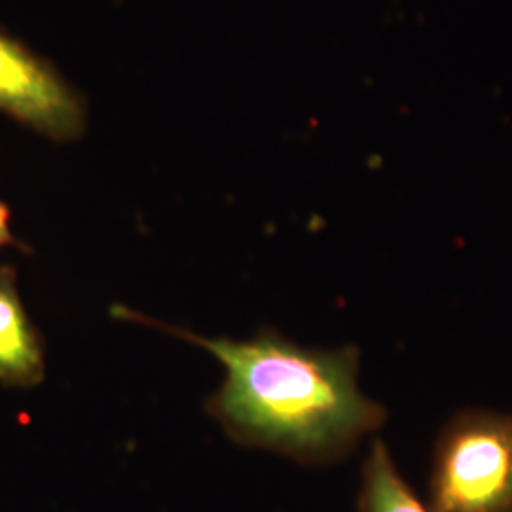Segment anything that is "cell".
Listing matches in <instances>:
<instances>
[{
  "instance_id": "1",
  "label": "cell",
  "mask_w": 512,
  "mask_h": 512,
  "mask_svg": "<svg viewBox=\"0 0 512 512\" xmlns=\"http://www.w3.org/2000/svg\"><path fill=\"white\" fill-rule=\"evenodd\" d=\"M112 315L164 330L219 359L226 378L205 412L241 446L311 467L332 465L387 418L384 406L359 389L361 355L353 346L304 348L270 327L249 340L205 338L124 306H114Z\"/></svg>"
},
{
  "instance_id": "2",
  "label": "cell",
  "mask_w": 512,
  "mask_h": 512,
  "mask_svg": "<svg viewBox=\"0 0 512 512\" xmlns=\"http://www.w3.org/2000/svg\"><path fill=\"white\" fill-rule=\"evenodd\" d=\"M435 512H512V412L461 410L440 429L429 471Z\"/></svg>"
},
{
  "instance_id": "3",
  "label": "cell",
  "mask_w": 512,
  "mask_h": 512,
  "mask_svg": "<svg viewBox=\"0 0 512 512\" xmlns=\"http://www.w3.org/2000/svg\"><path fill=\"white\" fill-rule=\"evenodd\" d=\"M0 110L54 141H73L86 128L78 93L54 67L0 29Z\"/></svg>"
},
{
  "instance_id": "4",
  "label": "cell",
  "mask_w": 512,
  "mask_h": 512,
  "mask_svg": "<svg viewBox=\"0 0 512 512\" xmlns=\"http://www.w3.org/2000/svg\"><path fill=\"white\" fill-rule=\"evenodd\" d=\"M44 376V338L23 306L16 268L0 264V385L31 389Z\"/></svg>"
},
{
  "instance_id": "5",
  "label": "cell",
  "mask_w": 512,
  "mask_h": 512,
  "mask_svg": "<svg viewBox=\"0 0 512 512\" xmlns=\"http://www.w3.org/2000/svg\"><path fill=\"white\" fill-rule=\"evenodd\" d=\"M357 512H435L404 480L382 440H374L361 469Z\"/></svg>"
},
{
  "instance_id": "6",
  "label": "cell",
  "mask_w": 512,
  "mask_h": 512,
  "mask_svg": "<svg viewBox=\"0 0 512 512\" xmlns=\"http://www.w3.org/2000/svg\"><path fill=\"white\" fill-rule=\"evenodd\" d=\"M12 213H10V207L6 203L0 202V251L6 249V247H16L19 251H27L29 253V247L25 243H21L14 232H12Z\"/></svg>"
}]
</instances>
